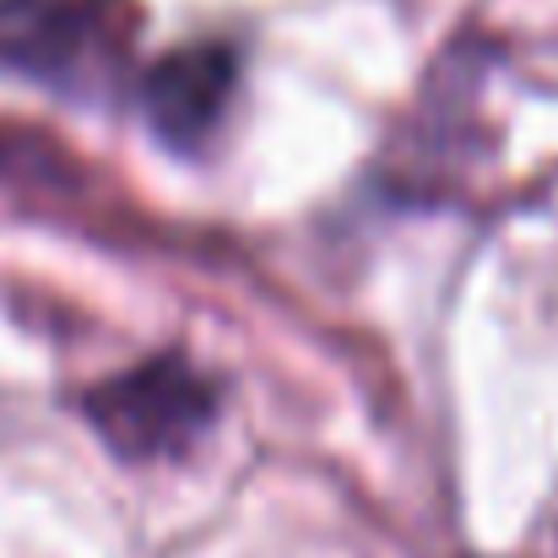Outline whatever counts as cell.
<instances>
[{
  "instance_id": "6da1fadb",
  "label": "cell",
  "mask_w": 558,
  "mask_h": 558,
  "mask_svg": "<svg viewBox=\"0 0 558 558\" xmlns=\"http://www.w3.org/2000/svg\"><path fill=\"white\" fill-rule=\"evenodd\" d=\"M494 65L499 49L477 27H461L428 60L412 109L379 147V195H396L401 206H439L456 201L461 185L477 174V163L494 158V131L483 120V76Z\"/></svg>"
},
{
  "instance_id": "3957f363",
  "label": "cell",
  "mask_w": 558,
  "mask_h": 558,
  "mask_svg": "<svg viewBox=\"0 0 558 558\" xmlns=\"http://www.w3.org/2000/svg\"><path fill=\"white\" fill-rule=\"evenodd\" d=\"M222 407H228V379L190 359L185 348H158L76 390L82 423L125 466L190 461L222 423Z\"/></svg>"
},
{
  "instance_id": "277c9868",
  "label": "cell",
  "mask_w": 558,
  "mask_h": 558,
  "mask_svg": "<svg viewBox=\"0 0 558 558\" xmlns=\"http://www.w3.org/2000/svg\"><path fill=\"white\" fill-rule=\"evenodd\" d=\"M244 93V44L228 33H201L142 60L131 82V109L153 142L174 158H201L222 142Z\"/></svg>"
},
{
  "instance_id": "7a4b0ae2",
  "label": "cell",
  "mask_w": 558,
  "mask_h": 558,
  "mask_svg": "<svg viewBox=\"0 0 558 558\" xmlns=\"http://www.w3.org/2000/svg\"><path fill=\"white\" fill-rule=\"evenodd\" d=\"M142 0H0V65L65 104H131Z\"/></svg>"
}]
</instances>
